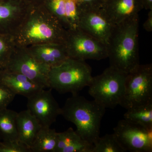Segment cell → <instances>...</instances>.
Returning a JSON list of instances; mask_svg holds the SVG:
<instances>
[{
    "label": "cell",
    "instance_id": "cell-14",
    "mask_svg": "<svg viewBox=\"0 0 152 152\" xmlns=\"http://www.w3.org/2000/svg\"><path fill=\"white\" fill-rule=\"evenodd\" d=\"M44 5L66 31L79 28L80 10L75 0H47Z\"/></svg>",
    "mask_w": 152,
    "mask_h": 152
},
{
    "label": "cell",
    "instance_id": "cell-5",
    "mask_svg": "<svg viewBox=\"0 0 152 152\" xmlns=\"http://www.w3.org/2000/svg\"><path fill=\"white\" fill-rule=\"evenodd\" d=\"M126 75L110 66L101 75L93 77L88 86L89 94L106 109H114L122 99Z\"/></svg>",
    "mask_w": 152,
    "mask_h": 152
},
{
    "label": "cell",
    "instance_id": "cell-22",
    "mask_svg": "<svg viewBox=\"0 0 152 152\" xmlns=\"http://www.w3.org/2000/svg\"><path fill=\"white\" fill-rule=\"evenodd\" d=\"M93 152H125L113 133L99 137L94 144Z\"/></svg>",
    "mask_w": 152,
    "mask_h": 152
},
{
    "label": "cell",
    "instance_id": "cell-20",
    "mask_svg": "<svg viewBox=\"0 0 152 152\" xmlns=\"http://www.w3.org/2000/svg\"><path fill=\"white\" fill-rule=\"evenodd\" d=\"M57 136L54 129L42 126L30 148L31 152H54Z\"/></svg>",
    "mask_w": 152,
    "mask_h": 152
},
{
    "label": "cell",
    "instance_id": "cell-8",
    "mask_svg": "<svg viewBox=\"0 0 152 152\" xmlns=\"http://www.w3.org/2000/svg\"><path fill=\"white\" fill-rule=\"evenodd\" d=\"M113 134L125 152H152V130L124 119L119 121Z\"/></svg>",
    "mask_w": 152,
    "mask_h": 152
},
{
    "label": "cell",
    "instance_id": "cell-19",
    "mask_svg": "<svg viewBox=\"0 0 152 152\" xmlns=\"http://www.w3.org/2000/svg\"><path fill=\"white\" fill-rule=\"evenodd\" d=\"M18 114L8 108L0 111V139L2 141L19 140L17 129Z\"/></svg>",
    "mask_w": 152,
    "mask_h": 152
},
{
    "label": "cell",
    "instance_id": "cell-25",
    "mask_svg": "<svg viewBox=\"0 0 152 152\" xmlns=\"http://www.w3.org/2000/svg\"><path fill=\"white\" fill-rule=\"evenodd\" d=\"M16 95L0 83V111L7 108Z\"/></svg>",
    "mask_w": 152,
    "mask_h": 152
},
{
    "label": "cell",
    "instance_id": "cell-9",
    "mask_svg": "<svg viewBox=\"0 0 152 152\" xmlns=\"http://www.w3.org/2000/svg\"><path fill=\"white\" fill-rule=\"evenodd\" d=\"M5 69L21 74L44 88H49L50 68L36 60L26 48L16 46Z\"/></svg>",
    "mask_w": 152,
    "mask_h": 152
},
{
    "label": "cell",
    "instance_id": "cell-26",
    "mask_svg": "<svg viewBox=\"0 0 152 152\" xmlns=\"http://www.w3.org/2000/svg\"><path fill=\"white\" fill-rule=\"evenodd\" d=\"M79 10L102 8L104 0H75Z\"/></svg>",
    "mask_w": 152,
    "mask_h": 152
},
{
    "label": "cell",
    "instance_id": "cell-15",
    "mask_svg": "<svg viewBox=\"0 0 152 152\" xmlns=\"http://www.w3.org/2000/svg\"><path fill=\"white\" fill-rule=\"evenodd\" d=\"M0 83L16 95H22L27 99L45 88L22 74L7 69L0 70Z\"/></svg>",
    "mask_w": 152,
    "mask_h": 152
},
{
    "label": "cell",
    "instance_id": "cell-7",
    "mask_svg": "<svg viewBox=\"0 0 152 152\" xmlns=\"http://www.w3.org/2000/svg\"><path fill=\"white\" fill-rule=\"evenodd\" d=\"M67 31L64 45L69 58L83 61L107 58V46L99 40L80 28Z\"/></svg>",
    "mask_w": 152,
    "mask_h": 152
},
{
    "label": "cell",
    "instance_id": "cell-2",
    "mask_svg": "<svg viewBox=\"0 0 152 152\" xmlns=\"http://www.w3.org/2000/svg\"><path fill=\"white\" fill-rule=\"evenodd\" d=\"M139 26V16L115 25L106 45L110 66L126 74L140 64Z\"/></svg>",
    "mask_w": 152,
    "mask_h": 152
},
{
    "label": "cell",
    "instance_id": "cell-10",
    "mask_svg": "<svg viewBox=\"0 0 152 152\" xmlns=\"http://www.w3.org/2000/svg\"><path fill=\"white\" fill-rule=\"evenodd\" d=\"M27 106L28 110L43 127H50L61 113V108L51 90L43 89L28 98Z\"/></svg>",
    "mask_w": 152,
    "mask_h": 152
},
{
    "label": "cell",
    "instance_id": "cell-1",
    "mask_svg": "<svg viewBox=\"0 0 152 152\" xmlns=\"http://www.w3.org/2000/svg\"><path fill=\"white\" fill-rule=\"evenodd\" d=\"M67 32L43 5L29 7L12 36L16 46L26 48L47 43L64 44Z\"/></svg>",
    "mask_w": 152,
    "mask_h": 152
},
{
    "label": "cell",
    "instance_id": "cell-16",
    "mask_svg": "<svg viewBox=\"0 0 152 152\" xmlns=\"http://www.w3.org/2000/svg\"><path fill=\"white\" fill-rule=\"evenodd\" d=\"M26 48L38 61L50 68L59 65L69 58L64 44L47 43Z\"/></svg>",
    "mask_w": 152,
    "mask_h": 152
},
{
    "label": "cell",
    "instance_id": "cell-28",
    "mask_svg": "<svg viewBox=\"0 0 152 152\" xmlns=\"http://www.w3.org/2000/svg\"><path fill=\"white\" fill-rule=\"evenodd\" d=\"M144 29L148 32L152 31V10H149L148 13V18L143 24Z\"/></svg>",
    "mask_w": 152,
    "mask_h": 152
},
{
    "label": "cell",
    "instance_id": "cell-24",
    "mask_svg": "<svg viewBox=\"0 0 152 152\" xmlns=\"http://www.w3.org/2000/svg\"><path fill=\"white\" fill-rule=\"evenodd\" d=\"M0 152H31V151L19 140L1 141Z\"/></svg>",
    "mask_w": 152,
    "mask_h": 152
},
{
    "label": "cell",
    "instance_id": "cell-18",
    "mask_svg": "<svg viewBox=\"0 0 152 152\" xmlns=\"http://www.w3.org/2000/svg\"><path fill=\"white\" fill-rule=\"evenodd\" d=\"M17 123L18 140L30 150L42 126L28 110L18 113Z\"/></svg>",
    "mask_w": 152,
    "mask_h": 152
},
{
    "label": "cell",
    "instance_id": "cell-23",
    "mask_svg": "<svg viewBox=\"0 0 152 152\" xmlns=\"http://www.w3.org/2000/svg\"><path fill=\"white\" fill-rule=\"evenodd\" d=\"M16 46L12 36L0 34V70L7 67Z\"/></svg>",
    "mask_w": 152,
    "mask_h": 152
},
{
    "label": "cell",
    "instance_id": "cell-3",
    "mask_svg": "<svg viewBox=\"0 0 152 152\" xmlns=\"http://www.w3.org/2000/svg\"><path fill=\"white\" fill-rule=\"evenodd\" d=\"M105 108L96 101H89L78 94L72 95L61 108V115L76 126V132L90 144L100 137L101 124Z\"/></svg>",
    "mask_w": 152,
    "mask_h": 152
},
{
    "label": "cell",
    "instance_id": "cell-21",
    "mask_svg": "<svg viewBox=\"0 0 152 152\" xmlns=\"http://www.w3.org/2000/svg\"><path fill=\"white\" fill-rule=\"evenodd\" d=\"M124 119L152 130V103L128 109Z\"/></svg>",
    "mask_w": 152,
    "mask_h": 152
},
{
    "label": "cell",
    "instance_id": "cell-30",
    "mask_svg": "<svg viewBox=\"0 0 152 152\" xmlns=\"http://www.w3.org/2000/svg\"><path fill=\"white\" fill-rule=\"evenodd\" d=\"M1 141V139H0V141Z\"/></svg>",
    "mask_w": 152,
    "mask_h": 152
},
{
    "label": "cell",
    "instance_id": "cell-13",
    "mask_svg": "<svg viewBox=\"0 0 152 152\" xmlns=\"http://www.w3.org/2000/svg\"><path fill=\"white\" fill-rule=\"evenodd\" d=\"M143 9L142 0H104L102 7L114 25L138 16Z\"/></svg>",
    "mask_w": 152,
    "mask_h": 152
},
{
    "label": "cell",
    "instance_id": "cell-6",
    "mask_svg": "<svg viewBox=\"0 0 152 152\" xmlns=\"http://www.w3.org/2000/svg\"><path fill=\"white\" fill-rule=\"evenodd\" d=\"M152 103V65H141L127 74L120 105L128 109Z\"/></svg>",
    "mask_w": 152,
    "mask_h": 152
},
{
    "label": "cell",
    "instance_id": "cell-4",
    "mask_svg": "<svg viewBox=\"0 0 152 152\" xmlns=\"http://www.w3.org/2000/svg\"><path fill=\"white\" fill-rule=\"evenodd\" d=\"M93 77L91 68L86 61L68 58L59 65L50 69L49 88L61 94H76L88 86Z\"/></svg>",
    "mask_w": 152,
    "mask_h": 152
},
{
    "label": "cell",
    "instance_id": "cell-11",
    "mask_svg": "<svg viewBox=\"0 0 152 152\" xmlns=\"http://www.w3.org/2000/svg\"><path fill=\"white\" fill-rule=\"evenodd\" d=\"M79 10V28L107 45L115 25L102 8Z\"/></svg>",
    "mask_w": 152,
    "mask_h": 152
},
{
    "label": "cell",
    "instance_id": "cell-29",
    "mask_svg": "<svg viewBox=\"0 0 152 152\" xmlns=\"http://www.w3.org/2000/svg\"><path fill=\"white\" fill-rule=\"evenodd\" d=\"M144 9L152 10V0H142Z\"/></svg>",
    "mask_w": 152,
    "mask_h": 152
},
{
    "label": "cell",
    "instance_id": "cell-12",
    "mask_svg": "<svg viewBox=\"0 0 152 152\" xmlns=\"http://www.w3.org/2000/svg\"><path fill=\"white\" fill-rule=\"evenodd\" d=\"M28 7L21 0H0V34L12 35Z\"/></svg>",
    "mask_w": 152,
    "mask_h": 152
},
{
    "label": "cell",
    "instance_id": "cell-27",
    "mask_svg": "<svg viewBox=\"0 0 152 152\" xmlns=\"http://www.w3.org/2000/svg\"><path fill=\"white\" fill-rule=\"evenodd\" d=\"M28 7H37L43 5L47 0H21Z\"/></svg>",
    "mask_w": 152,
    "mask_h": 152
},
{
    "label": "cell",
    "instance_id": "cell-17",
    "mask_svg": "<svg viewBox=\"0 0 152 152\" xmlns=\"http://www.w3.org/2000/svg\"><path fill=\"white\" fill-rule=\"evenodd\" d=\"M94 145L82 138L72 128L58 132L54 152H93Z\"/></svg>",
    "mask_w": 152,
    "mask_h": 152
}]
</instances>
